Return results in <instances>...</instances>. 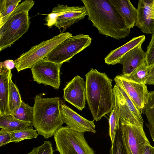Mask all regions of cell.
Returning a JSON list of instances; mask_svg holds the SVG:
<instances>
[{
    "label": "cell",
    "mask_w": 154,
    "mask_h": 154,
    "mask_svg": "<svg viewBox=\"0 0 154 154\" xmlns=\"http://www.w3.org/2000/svg\"><path fill=\"white\" fill-rule=\"evenodd\" d=\"M93 26L100 34L119 40L128 35L131 29L109 0H81Z\"/></svg>",
    "instance_id": "6da1fadb"
},
{
    "label": "cell",
    "mask_w": 154,
    "mask_h": 154,
    "mask_svg": "<svg viewBox=\"0 0 154 154\" xmlns=\"http://www.w3.org/2000/svg\"><path fill=\"white\" fill-rule=\"evenodd\" d=\"M85 77L86 101L94 120L98 121L114 108L112 80L105 73L93 69Z\"/></svg>",
    "instance_id": "7a4b0ae2"
},
{
    "label": "cell",
    "mask_w": 154,
    "mask_h": 154,
    "mask_svg": "<svg viewBox=\"0 0 154 154\" xmlns=\"http://www.w3.org/2000/svg\"><path fill=\"white\" fill-rule=\"evenodd\" d=\"M59 97L42 98L40 95L34 98L33 126L46 139L54 135L64 123L60 110Z\"/></svg>",
    "instance_id": "3957f363"
},
{
    "label": "cell",
    "mask_w": 154,
    "mask_h": 154,
    "mask_svg": "<svg viewBox=\"0 0 154 154\" xmlns=\"http://www.w3.org/2000/svg\"><path fill=\"white\" fill-rule=\"evenodd\" d=\"M34 1L27 0L19 4L0 26V51L10 47L26 33L29 29V11Z\"/></svg>",
    "instance_id": "277c9868"
},
{
    "label": "cell",
    "mask_w": 154,
    "mask_h": 154,
    "mask_svg": "<svg viewBox=\"0 0 154 154\" xmlns=\"http://www.w3.org/2000/svg\"><path fill=\"white\" fill-rule=\"evenodd\" d=\"M57 151L60 154H95L85 140L84 133L62 127L54 134Z\"/></svg>",
    "instance_id": "5b68a950"
},
{
    "label": "cell",
    "mask_w": 154,
    "mask_h": 154,
    "mask_svg": "<svg viewBox=\"0 0 154 154\" xmlns=\"http://www.w3.org/2000/svg\"><path fill=\"white\" fill-rule=\"evenodd\" d=\"M72 35L69 32H61L52 38L32 47L14 61L18 72L30 68L35 63L46 56L59 44Z\"/></svg>",
    "instance_id": "8992f818"
},
{
    "label": "cell",
    "mask_w": 154,
    "mask_h": 154,
    "mask_svg": "<svg viewBox=\"0 0 154 154\" xmlns=\"http://www.w3.org/2000/svg\"><path fill=\"white\" fill-rule=\"evenodd\" d=\"M91 40L88 35H72L59 44L45 58L58 64L69 62L74 56L89 46Z\"/></svg>",
    "instance_id": "52a82bcc"
},
{
    "label": "cell",
    "mask_w": 154,
    "mask_h": 154,
    "mask_svg": "<svg viewBox=\"0 0 154 154\" xmlns=\"http://www.w3.org/2000/svg\"><path fill=\"white\" fill-rule=\"evenodd\" d=\"M46 15L45 25L50 28L54 26L60 30L62 28L63 33L74 23L83 20L87 13L84 6H68L58 4Z\"/></svg>",
    "instance_id": "ba28073f"
},
{
    "label": "cell",
    "mask_w": 154,
    "mask_h": 154,
    "mask_svg": "<svg viewBox=\"0 0 154 154\" xmlns=\"http://www.w3.org/2000/svg\"><path fill=\"white\" fill-rule=\"evenodd\" d=\"M120 126L128 154H142L146 146L150 144L144 131L143 125L132 124L120 119Z\"/></svg>",
    "instance_id": "9c48e42d"
},
{
    "label": "cell",
    "mask_w": 154,
    "mask_h": 154,
    "mask_svg": "<svg viewBox=\"0 0 154 154\" xmlns=\"http://www.w3.org/2000/svg\"><path fill=\"white\" fill-rule=\"evenodd\" d=\"M62 64L49 61L45 58L41 60L30 68L33 81L58 89L60 86V71Z\"/></svg>",
    "instance_id": "30bf717a"
},
{
    "label": "cell",
    "mask_w": 154,
    "mask_h": 154,
    "mask_svg": "<svg viewBox=\"0 0 154 154\" xmlns=\"http://www.w3.org/2000/svg\"><path fill=\"white\" fill-rule=\"evenodd\" d=\"M114 81L116 85L124 90L142 112L147 101L149 94L146 85L129 80L121 75L116 76Z\"/></svg>",
    "instance_id": "8fae6325"
},
{
    "label": "cell",
    "mask_w": 154,
    "mask_h": 154,
    "mask_svg": "<svg viewBox=\"0 0 154 154\" xmlns=\"http://www.w3.org/2000/svg\"><path fill=\"white\" fill-rule=\"evenodd\" d=\"M63 97L66 101L82 110L85 107L86 100V82L79 76H75L64 88Z\"/></svg>",
    "instance_id": "7c38bea8"
},
{
    "label": "cell",
    "mask_w": 154,
    "mask_h": 154,
    "mask_svg": "<svg viewBox=\"0 0 154 154\" xmlns=\"http://www.w3.org/2000/svg\"><path fill=\"white\" fill-rule=\"evenodd\" d=\"M60 110L64 123L70 128L81 133H96L94 120L84 118L65 104L61 103Z\"/></svg>",
    "instance_id": "4fadbf2b"
},
{
    "label": "cell",
    "mask_w": 154,
    "mask_h": 154,
    "mask_svg": "<svg viewBox=\"0 0 154 154\" xmlns=\"http://www.w3.org/2000/svg\"><path fill=\"white\" fill-rule=\"evenodd\" d=\"M154 0H140L137 6V16L135 26L143 33L154 34V20L151 10Z\"/></svg>",
    "instance_id": "5bb4252c"
},
{
    "label": "cell",
    "mask_w": 154,
    "mask_h": 154,
    "mask_svg": "<svg viewBox=\"0 0 154 154\" xmlns=\"http://www.w3.org/2000/svg\"><path fill=\"white\" fill-rule=\"evenodd\" d=\"M142 45L131 50L119 60L118 63L122 66V75H130L145 61L146 52L142 49Z\"/></svg>",
    "instance_id": "9a60e30c"
},
{
    "label": "cell",
    "mask_w": 154,
    "mask_h": 154,
    "mask_svg": "<svg viewBox=\"0 0 154 154\" xmlns=\"http://www.w3.org/2000/svg\"><path fill=\"white\" fill-rule=\"evenodd\" d=\"M114 107L119 113L120 119L132 124H141L133 113L119 88L115 85L113 88Z\"/></svg>",
    "instance_id": "2e32d148"
},
{
    "label": "cell",
    "mask_w": 154,
    "mask_h": 154,
    "mask_svg": "<svg viewBox=\"0 0 154 154\" xmlns=\"http://www.w3.org/2000/svg\"><path fill=\"white\" fill-rule=\"evenodd\" d=\"M122 17L125 23L130 29L135 26L137 12L129 0H109Z\"/></svg>",
    "instance_id": "e0dca14e"
},
{
    "label": "cell",
    "mask_w": 154,
    "mask_h": 154,
    "mask_svg": "<svg viewBox=\"0 0 154 154\" xmlns=\"http://www.w3.org/2000/svg\"><path fill=\"white\" fill-rule=\"evenodd\" d=\"M11 70L0 66V115L10 114L8 106Z\"/></svg>",
    "instance_id": "ac0fdd59"
},
{
    "label": "cell",
    "mask_w": 154,
    "mask_h": 154,
    "mask_svg": "<svg viewBox=\"0 0 154 154\" xmlns=\"http://www.w3.org/2000/svg\"><path fill=\"white\" fill-rule=\"evenodd\" d=\"M145 38L144 35L134 37L123 45L112 50L104 58L105 63L112 65L118 63L124 55L137 45L142 44Z\"/></svg>",
    "instance_id": "d6986e66"
},
{
    "label": "cell",
    "mask_w": 154,
    "mask_h": 154,
    "mask_svg": "<svg viewBox=\"0 0 154 154\" xmlns=\"http://www.w3.org/2000/svg\"><path fill=\"white\" fill-rule=\"evenodd\" d=\"M32 126V122L20 120L11 114L0 115V128L8 131L18 130Z\"/></svg>",
    "instance_id": "ffe728a7"
},
{
    "label": "cell",
    "mask_w": 154,
    "mask_h": 154,
    "mask_svg": "<svg viewBox=\"0 0 154 154\" xmlns=\"http://www.w3.org/2000/svg\"><path fill=\"white\" fill-rule=\"evenodd\" d=\"M12 75L10 76L8 98V106L10 114L13 115L20 107L22 101L19 91L12 80Z\"/></svg>",
    "instance_id": "44dd1931"
},
{
    "label": "cell",
    "mask_w": 154,
    "mask_h": 154,
    "mask_svg": "<svg viewBox=\"0 0 154 154\" xmlns=\"http://www.w3.org/2000/svg\"><path fill=\"white\" fill-rule=\"evenodd\" d=\"M143 111L147 118L146 126L154 143V91L149 92L147 101Z\"/></svg>",
    "instance_id": "7402d4cb"
},
{
    "label": "cell",
    "mask_w": 154,
    "mask_h": 154,
    "mask_svg": "<svg viewBox=\"0 0 154 154\" xmlns=\"http://www.w3.org/2000/svg\"><path fill=\"white\" fill-rule=\"evenodd\" d=\"M36 130L33 129L31 126L18 130L8 131L10 137L11 142L17 143L26 139H32L36 138L38 134Z\"/></svg>",
    "instance_id": "603a6c76"
},
{
    "label": "cell",
    "mask_w": 154,
    "mask_h": 154,
    "mask_svg": "<svg viewBox=\"0 0 154 154\" xmlns=\"http://www.w3.org/2000/svg\"><path fill=\"white\" fill-rule=\"evenodd\" d=\"M21 0H0V26L15 9Z\"/></svg>",
    "instance_id": "cb8c5ba5"
},
{
    "label": "cell",
    "mask_w": 154,
    "mask_h": 154,
    "mask_svg": "<svg viewBox=\"0 0 154 154\" xmlns=\"http://www.w3.org/2000/svg\"><path fill=\"white\" fill-rule=\"evenodd\" d=\"M148 66L146 61L128 75H121L129 80L140 83H144L147 75Z\"/></svg>",
    "instance_id": "d4e9b609"
},
{
    "label": "cell",
    "mask_w": 154,
    "mask_h": 154,
    "mask_svg": "<svg viewBox=\"0 0 154 154\" xmlns=\"http://www.w3.org/2000/svg\"><path fill=\"white\" fill-rule=\"evenodd\" d=\"M20 120L32 123L33 108L22 101L20 107L15 113L12 115Z\"/></svg>",
    "instance_id": "484cf974"
},
{
    "label": "cell",
    "mask_w": 154,
    "mask_h": 154,
    "mask_svg": "<svg viewBox=\"0 0 154 154\" xmlns=\"http://www.w3.org/2000/svg\"><path fill=\"white\" fill-rule=\"evenodd\" d=\"M109 124V134L112 146L113 144L117 129L120 125V116L115 107L110 112Z\"/></svg>",
    "instance_id": "4316f807"
},
{
    "label": "cell",
    "mask_w": 154,
    "mask_h": 154,
    "mask_svg": "<svg viewBox=\"0 0 154 154\" xmlns=\"http://www.w3.org/2000/svg\"><path fill=\"white\" fill-rule=\"evenodd\" d=\"M110 154H128L122 140L120 125L117 129L113 144L111 146Z\"/></svg>",
    "instance_id": "83f0119b"
},
{
    "label": "cell",
    "mask_w": 154,
    "mask_h": 154,
    "mask_svg": "<svg viewBox=\"0 0 154 154\" xmlns=\"http://www.w3.org/2000/svg\"><path fill=\"white\" fill-rule=\"evenodd\" d=\"M117 86L133 114L140 122L141 124H143V120L142 118V112L140 110L137 106L124 90L121 87Z\"/></svg>",
    "instance_id": "f1b7e54d"
},
{
    "label": "cell",
    "mask_w": 154,
    "mask_h": 154,
    "mask_svg": "<svg viewBox=\"0 0 154 154\" xmlns=\"http://www.w3.org/2000/svg\"><path fill=\"white\" fill-rule=\"evenodd\" d=\"M26 154H54L52 144L50 141H44L42 145L34 147L30 152Z\"/></svg>",
    "instance_id": "f546056e"
},
{
    "label": "cell",
    "mask_w": 154,
    "mask_h": 154,
    "mask_svg": "<svg viewBox=\"0 0 154 154\" xmlns=\"http://www.w3.org/2000/svg\"><path fill=\"white\" fill-rule=\"evenodd\" d=\"M146 52L145 61L149 66L154 63V34L152 35Z\"/></svg>",
    "instance_id": "4dcf8cb0"
},
{
    "label": "cell",
    "mask_w": 154,
    "mask_h": 154,
    "mask_svg": "<svg viewBox=\"0 0 154 154\" xmlns=\"http://www.w3.org/2000/svg\"><path fill=\"white\" fill-rule=\"evenodd\" d=\"M10 142V137L8 131L1 128L0 131V146L1 147Z\"/></svg>",
    "instance_id": "1f68e13d"
},
{
    "label": "cell",
    "mask_w": 154,
    "mask_h": 154,
    "mask_svg": "<svg viewBox=\"0 0 154 154\" xmlns=\"http://www.w3.org/2000/svg\"><path fill=\"white\" fill-rule=\"evenodd\" d=\"M148 74L144 84L154 85V63L148 66Z\"/></svg>",
    "instance_id": "d6a6232c"
},
{
    "label": "cell",
    "mask_w": 154,
    "mask_h": 154,
    "mask_svg": "<svg viewBox=\"0 0 154 154\" xmlns=\"http://www.w3.org/2000/svg\"><path fill=\"white\" fill-rule=\"evenodd\" d=\"M0 66L5 67L7 69L11 70L15 66V64L13 60H7L4 62H0Z\"/></svg>",
    "instance_id": "836d02e7"
},
{
    "label": "cell",
    "mask_w": 154,
    "mask_h": 154,
    "mask_svg": "<svg viewBox=\"0 0 154 154\" xmlns=\"http://www.w3.org/2000/svg\"><path fill=\"white\" fill-rule=\"evenodd\" d=\"M142 154H154V146L151 144L146 146Z\"/></svg>",
    "instance_id": "e575fe53"
},
{
    "label": "cell",
    "mask_w": 154,
    "mask_h": 154,
    "mask_svg": "<svg viewBox=\"0 0 154 154\" xmlns=\"http://www.w3.org/2000/svg\"><path fill=\"white\" fill-rule=\"evenodd\" d=\"M151 14L152 18L154 20V2L152 8Z\"/></svg>",
    "instance_id": "d590c367"
}]
</instances>
